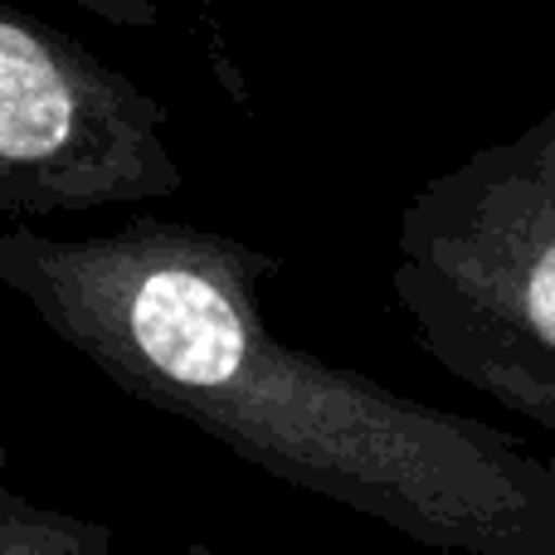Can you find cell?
<instances>
[{"instance_id":"obj_3","label":"cell","mask_w":555,"mask_h":555,"mask_svg":"<svg viewBox=\"0 0 555 555\" xmlns=\"http://www.w3.org/2000/svg\"><path fill=\"white\" fill-rule=\"evenodd\" d=\"M166 107L68 29L0 10V215L5 224L171 201L185 171Z\"/></svg>"},{"instance_id":"obj_4","label":"cell","mask_w":555,"mask_h":555,"mask_svg":"<svg viewBox=\"0 0 555 555\" xmlns=\"http://www.w3.org/2000/svg\"><path fill=\"white\" fill-rule=\"evenodd\" d=\"M117 531L78 512L39 507L20 488H0V555H113Z\"/></svg>"},{"instance_id":"obj_1","label":"cell","mask_w":555,"mask_h":555,"mask_svg":"<svg viewBox=\"0 0 555 555\" xmlns=\"http://www.w3.org/2000/svg\"><path fill=\"white\" fill-rule=\"evenodd\" d=\"M273 273L240 234L156 215L0 234V283L122 395L424 551L555 555L551 453L287 346L263 312Z\"/></svg>"},{"instance_id":"obj_2","label":"cell","mask_w":555,"mask_h":555,"mask_svg":"<svg viewBox=\"0 0 555 555\" xmlns=\"http://www.w3.org/2000/svg\"><path fill=\"white\" fill-rule=\"evenodd\" d=\"M390 293L453 380L555 439V107L414 191Z\"/></svg>"},{"instance_id":"obj_5","label":"cell","mask_w":555,"mask_h":555,"mask_svg":"<svg viewBox=\"0 0 555 555\" xmlns=\"http://www.w3.org/2000/svg\"><path fill=\"white\" fill-rule=\"evenodd\" d=\"M74 5L117 29H156V20H162L156 0H74Z\"/></svg>"}]
</instances>
